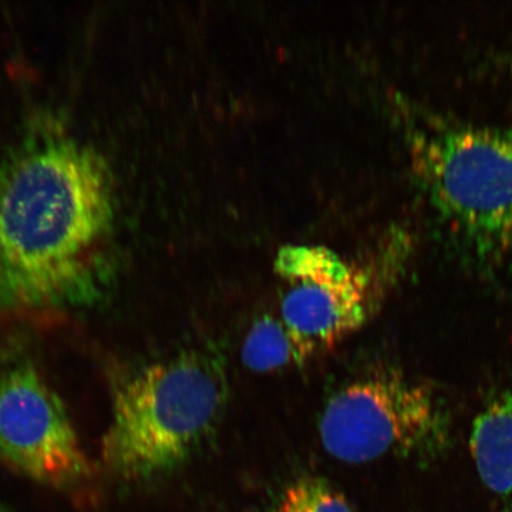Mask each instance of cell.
<instances>
[{"label": "cell", "instance_id": "1", "mask_svg": "<svg viewBox=\"0 0 512 512\" xmlns=\"http://www.w3.org/2000/svg\"><path fill=\"white\" fill-rule=\"evenodd\" d=\"M110 166L80 140L43 130L0 158V325L93 310L115 277Z\"/></svg>", "mask_w": 512, "mask_h": 512}, {"label": "cell", "instance_id": "2", "mask_svg": "<svg viewBox=\"0 0 512 512\" xmlns=\"http://www.w3.org/2000/svg\"><path fill=\"white\" fill-rule=\"evenodd\" d=\"M229 381L217 352L192 349L115 384L101 463L121 482H146L187 464L216 433Z\"/></svg>", "mask_w": 512, "mask_h": 512}, {"label": "cell", "instance_id": "3", "mask_svg": "<svg viewBox=\"0 0 512 512\" xmlns=\"http://www.w3.org/2000/svg\"><path fill=\"white\" fill-rule=\"evenodd\" d=\"M416 176L480 266L512 278V132L441 126L416 133Z\"/></svg>", "mask_w": 512, "mask_h": 512}, {"label": "cell", "instance_id": "4", "mask_svg": "<svg viewBox=\"0 0 512 512\" xmlns=\"http://www.w3.org/2000/svg\"><path fill=\"white\" fill-rule=\"evenodd\" d=\"M446 403L426 383L380 371L339 390L324 409L319 437L348 464L399 456L430 462L451 444Z\"/></svg>", "mask_w": 512, "mask_h": 512}, {"label": "cell", "instance_id": "5", "mask_svg": "<svg viewBox=\"0 0 512 512\" xmlns=\"http://www.w3.org/2000/svg\"><path fill=\"white\" fill-rule=\"evenodd\" d=\"M274 266L288 284L280 318L315 357L362 329L392 285L388 272L350 264L320 246L281 248Z\"/></svg>", "mask_w": 512, "mask_h": 512}, {"label": "cell", "instance_id": "6", "mask_svg": "<svg viewBox=\"0 0 512 512\" xmlns=\"http://www.w3.org/2000/svg\"><path fill=\"white\" fill-rule=\"evenodd\" d=\"M0 466L64 492L95 475L66 406L27 360L0 373Z\"/></svg>", "mask_w": 512, "mask_h": 512}, {"label": "cell", "instance_id": "7", "mask_svg": "<svg viewBox=\"0 0 512 512\" xmlns=\"http://www.w3.org/2000/svg\"><path fill=\"white\" fill-rule=\"evenodd\" d=\"M470 450L486 488L512 509V393H497L473 422Z\"/></svg>", "mask_w": 512, "mask_h": 512}, {"label": "cell", "instance_id": "8", "mask_svg": "<svg viewBox=\"0 0 512 512\" xmlns=\"http://www.w3.org/2000/svg\"><path fill=\"white\" fill-rule=\"evenodd\" d=\"M315 357L287 328L281 318L264 316L256 320L242 345L241 358L256 373L302 367Z\"/></svg>", "mask_w": 512, "mask_h": 512}, {"label": "cell", "instance_id": "9", "mask_svg": "<svg viewBox=\"0 0 512 512\" xmlns=\"http://www.w3.org/2000/svg\"><path fill=\"white\" fill-rule=\"evenodd\" d=\"M275 512H356L341 492L318 477H304L286 488Z\"/></svg>", "mask_w": 512, "mask_h": 512}, {"label": "cell", "instance_id": "10", "mask_svg": "<svg viewBox=\"0 0 512 512\" xmlns=\"http://www.w3.org/2000/svg\"><path fill=\"white\" fill-rule=\"evenodd\" d=\"M0 512H8V511H5L2 507H0Z\"/></svg>", "mask_w": 512, "mask_h": 512}]
</instances>
